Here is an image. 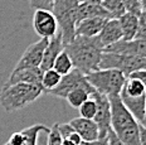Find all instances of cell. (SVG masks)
<instances>
[{
  "instance_id": "cell-5",
  "label": "cell",
  "mask_w": 146,
  "mask_h": 145,
  "mask_svg": "<svg viewBox=\"0 0 146 145\" xmlns=\"http://www.w3.org/2000/svg\"><path fill=\"white\" fill-rule=\"evenodd\" d=\"M78 5V0H54L52 13L57 19L58 31L62 35L64 46L74 38Z\"/></svg>"
},
{
  "instance_id": "cell-2",
  "label": "cell",
  "mask_w": 146,
  "mask_h": 145,
  "mask_svg": "<svg viewBox=\"0 0 146 145\" xmlns=\"http://www.w3.org/2000/svg\"><path fill=\"white\" fill-rule=\"evenodd\" d=\"M111 105V130L125 145H140V122L123 106L120 96H112Z\"/></svg>"
},
{
  "instance_id": "cell-15",
  "label": "cell",
  "mask_w": 146,
  "mask_h": 145,
  "mask_svg": "<svg viewBox=\"0 0 146 145\" xmlns=\"http://www.w3.org/2000/svg\"><path fill=\"white\" fill-rule=\"evenodd\" d=\"M100 43L102 44L103 48L115 44L117 42L122 41V32H121L120 24L117 19H108L105 23L103 28L101 29L100 34L97 35Z\"/></svg>"
},
{
  "instance_id": "cell-12",
  "label": "cell",
  "mask_w": 146,
  "mask_h": 145,
  "mask_svg": "<svg viewBox=\"0 0 146 145\" xmlns=\"http://www.w3.org/2000/svg\"><path fill=\"white\" fill-rule=\"evenodd\" d=\"M42 71L39 67H28V68H20V69H13L10 76L4 83V86H10L15 83H30L36 84L42 87Z\"/></svg>"
},
{
  "instance_id": "cell-11",
  "label": "cell",
  "mask_w": 146,
  "mask_h": 145,
  "mask_svg": "<svg viewBox=\"0 0 146 145\" xmlns=\"http://www.w3.org/2000/svg\"><path fill=\"white\" fill-rule=\"evenodd\" d=\"M105 52H113L121 54H129L146 58V39L133 38L131 41H120L115 44L103 48Z\"/></svg>"
},
{
  "instance_id": "cell-39",
  "label": "cell",
  "mask_w": 146,
  "mask_h": 145,
  "mask_svg": "<svg viewBox=\"0 0 146 145\" xmlns=\"http://www.w3.org/2000/svg\"><path fill=\"white\" fill-rule=\"evenodd\" d=\"M139 1H140V5H141V10L146 11V0H139Z\"/></svg>"
},
{
  "instance_id": "cell-33",
  "label": "cell",
  "mask_w": 146,
  "mask_h": 145,
  "mask_svg": "<svg viewBox=\"0 0 146 145\" xmlns=\"http://www.w3.org/2000/svg\"><path fill=\"white\" fill-rule=\"evenodd\" d=\"M106 138H107V144L108 145H125L122 141L115 135V132L112 131L111 129H110V131H108V134H107Z\"/></svg>"
},
{
  "instance_id": "cell-29",
  "label": "cell",
  "mask_w": 146,
  "mask_h": 145,
  "mask_svg": "<svg viewBox=\"0 0 146 145\" xmlns=\"http://www.w3.org/2000/svg\"><path fill=\"white\" fill-rule=\"evenodd\" d=\"M29 4L33 9H44V10H50L53 9L54 0H29Z\"/></svg>"
},
{
  "instance_id": "cell-13",
  "label": "cell",
  "mask_w": 146,
  "mask_h": 145,
  "mask_svg": "<svg viewBox=\"0 0 146 145\" xmlns=\"http://www.w3.org/2000/svg\"><path fill=\"white\" fill-rule=\"evenodd\" d=\"M68 124L83 141H96L100 139L98 126L92 119H84L80 116L72 119Z\"/></svg>"
},
{
  "instance_id": "cell-37",
  "label": "cell",
  "mask_w": 146,
  "mask_h": 145,
  "mask_svg": "<svg viewBox=\"0 0 146 145\" xmlns=\"http://www.w3.org/2000/svg\"><path fill=\"white\" fill-rule=\"evenodd\" d=\"M62 145H76L73 141H71L69 139L67 138H62Z\"/></svg>"
},
{
  "instance_id": "cell-8",
  "label": "cell",
  "mask_w": 146,
  "mask_h": 145,
  "mask_svg": "<svg viewBox=\"0 0 146 145\" xmlns=\"http://www.w3.org/2000/svg\"><path fill=\"white\" fill-rule=\"evenodd\" d=\"M33 28L40 38L50 39L58 33V23L50 10L36 9L33 15Z\"/></svg>"
},
{
  "instance_id": "cell-19",
  "label": "cell",
  "mask_w": 146,
  "mask_h": 145,
  "mask_svg": "<svg viewBox=\"0 0 146 145\" xmlns=\"http://www.w3.org/2000/svg\"><path fill=\"white\" fill-rule=\"evenodd\" d=\"M87 18H106L111 19L110 14L105 10L101 4L95 3H80L77 10V23Z\"/></svg>"
},
{
  "instance_id": "cell-41",
  "label": "cell",
  "mask_w": 146,
  "mask_h": 145,
  "mask_svg": "<svg viewBox=\"0 0 146 145\" xmlns=\"http://www.w3.org/2000/svg\"><path fill=\"white\" fill-rule=\"evenodd\" d=\"M145 69H146V68H145Z\"/></svg>"
},
{
  "instance_id": "cell-24",
  "label": "cell",
  "mask_w": 146,
  "mask_h": 145,
  "mask_svg": "<svg viewBox=\"0 0 146 145\" xmlns=\"http://www.w3.org/2000/svg\"><path fill=\"white\" fill-rule=\"evenodd\" d=\"M101 5L110 14L111 19H118L122 14L126 13L121 0H102Z\"/></svg>"
},
{
  "instance_id": "cell-25",
  "label": "cell",
  "mask_w": 146,
  "mask_h": 145,
  "mask_svg": "<svg viewBox=\"0 0 146 145\" xmlns=\"http://www.w3.org/2000/svg\"><path fill=\"white\" fill-rule=\"evenodd\" d=\"M24 136H25L27 140V145H38L36 140H38V136L42 131L48 132L49 131V128H47L45 125H42V124H35L33 126H29V128L22 130Z\"/></svg>"
},
{
  "instance_id": "cell-4",
  "label": "cell",
  "mask_w": 146,
  "mask_h": 145,
  "mask_svg": "<svg viewBox=\"0 0 146 145\" xmlns=\"http://www.w3.org/2000/svg\"><path fill=\"white\" fill-rule=\"evenodd\" d=\"M86 80L97 92L107 97H112L120 95L126 81V76L118 69L98 68L97 71L86 74Z\"/></svg>"
},
{
  "instance_id": "cell-36",
  "label": "cell",
  "mask_w": 146,
  "mask_h": 145,
  "mask_svg": "<svg viewBox=\"0 0 146 145\" xmlns=\"http://www.w3.org/2000/svg\"><path fill=\"white\" fill-rule=\"evenodd\" d=\"M80 145H108L107 144V138L98 139L96 141H82Z\"/></svg>"
},
{
  "instance_id": "cell-26",
  "label": "cell",
  "mask_w": 146,
  "mask_h": 145,
  "mask_svg": "<svg viewBox=\"0 0 146 145\" xmlns=\"http://www.w3.org/2000/svg\"><path fill=\"white\" fill-rule=\"evenodd\" d=\"M78 110H80V116L81 117L93 120V117H95V115H96V111H97L96 101L92 97H90L88 100H86L80 107H78Z\"/></svg>"
},
{
  "instance_id": "cell-34",
  "label": "cell",
  "mask_w": 146,
  "mask_h": 145,
  "mask_svg": "<svg viewBox=\"0 0 146 145\" xmlns=\"http://www.w3.org/2000/svg\"><path fill=\"white\" fill-rule=\"evenodd\" d=\"M66 138H67V139H69V140H71V141H73V143H74L76 145H80V144L82 143V141H83V140H82V139H81V136L77 134V132L74 131V130H72V131L69 132V134L67 135Z\"/></svg>"
},
{
  "instance_id": "cell-3",
  "label": "cell",
  "mask_w": 146,
  "mask_h": 145,
  "mask_svg": "<svg viewBox=\"0 0 146 145\" xmlns=\"http://www.w3.org/2000/svg\"><path fill=\"white\" fill-rule=\"evenodd\" d=\"M40 95H43V88L36 84L15 83L3 86L0 92V105L7 112H13L30 105Z\"/></svg>"
},
{
  "instance_id": "cell-27",
  "label": "cell",
  "mask_w": 146,
  "mask_h": 145,
  "mask_svg": "<svg viewBox=\"0 0 146 145\" xmlns=\"http://www.w3.org/2000/svg\"><path fill=\"white\" fill-rule=\"evenodd\" d=\"M47 145H62V136L58 130V124H54L48 131Z\"/></svg>"
},
{
  "instance_id": "cell-35",
  "label": "cell",
  "mask_w": 146,
  "mask_h": 145,
  "mask_svg": "<svg viewBox=\"0 0 146 145\" xmlns=\"http://www.w3.org/2000/svg\"><path fill=\"white\" fill-rule=\"evenodd\" d=\"M139 139H140V145H146V128L140 124L139 126Z\"/></svg>"
},
{
  "instance_id": "cell-32",
  "label": "cell",
  "mask_w": 146,
  "mask_h": 145,
  "mask_svg": "<svg viewBox=\"0 0 146 145\" xmlns=\"http://www.w3.org/2000/svg\"><path fill=\"white\" fill-rule=\"evenodd\" d=\"M129 77H132V78H137V80L141 82L142 84L145 86L146 88V69H139V71H135L132 72L131 74H129Z\"/></svg>"
},
{
  "instance_id": "cell-9",
  "label": "cell",
  "mask_w": 146,
  "mask_h": 145,
  "mask_svg": "<svg viewBox=\"0 0 146 145\" xmlns=\"http://www.w3.org/2000/svg\"><path fill=\"white\" fill-rule=\"evenodd\" d=\"M86 84H88L86 80V74H83L77 68H73L69 73L62 76L58 86L56 88L50 90L48 93L52 96H56V97H59V98H66L67 95L72 90L81 87V86H86Z\"/></svg>"
},
{
  "instance_id": "cell-28",
  "label": "cell",
  "mask_w": 146,
  "mask_h": 145,
  "mask_svg": "<svg viewBox=\"0 0 146 145\" xmlns=\"http://www.w3.org/2000/svg\"><path fill=\"white\" fill-rule=\"evenodd\" d=\"M123 4V8L127 13L135 14V15H140L141 13V5H140L139 0H121Z\"/></svg>"
},
{
  "instance_id": "cell-10",
  "label": "cell",
  "mask_w": 146,
  "mask_h": 145,
  "mask_svg": "<svg viewBox=\"0 0 146 145\" xmlns=\"http://www.w3.org/2000/svg\"><path fill=\"white\" fill-rule=\"evenodd\" d=\"M48 39L40 38L38 42L32 43L30 46H28L24 53L22 54L20 59L18 61V63L15 65L14 69H20V68H28V67H39L42 63V58L47 47Z\"/></svg>"
},
{
  "instance_id": "cell-30",
  "label": "cell",
  "mask_w": 146,
  "mask_h": 145,
  "mask_svg": "<svg viewBox=\"0 0 146 145\" xmlns=\"http://www.w3.org/2000/svg\"><path fill=\"white\" fill-rule=\"evenodd\" d=\"M135 38L146 39V11H141L139 15V31Z\"/></svg>"
},
{
  "instance_id": "cell-23",
  "label": "cell",
  "mask_w": 146,
  "mask_h": 145,
  "mask_svg": "<svg viewBox=\"0 0 146 145\" xmlns=\"http://www.w3.org/2000/svg\"><path fill=\"white\" fill-rule=\"evenodd\" d=\"M52 68L56 69L60 76H64V74L69 73L74 67H73V63H72V59H71V57H69V54L63 49L62 52L57 56Z\"/></svg>"
},
{
  "instance_id": "cell-18",
  "label": "cell",
  "mask_w": 146,
  "mask_h": 145,
  "mask_svg": "<svg viewBox=\"0 0 146 145\" xmlns=\"http://www.w3.org/2000/svg\"><path fill=\"white\" fill-rule=\"evenodd\" d=\"M117 20L122 32V41H131L136 37L139 31V15L126 11Z\"/></svg>"
},
{
  "instance_id": "cell-40",
  "label": "cell",
  "mask_w": 146,
  "mask_h": 145,
  "mask_svg": "<svg viewBox=\"0 0 146 145\" xmlns=\"http://www.w3.org/2000/svg\"><path fill=\"white\" fill-rule=\"evenodd\" d=\"M140 124H141L142 126H145L146 128V107H145V114H144V117H142V120L140 121Z\"/></svg>"
},
{
  "instance_id": "cell-21",
  "label": "cell",
  "mask_w": 146,
  "mask_h": 145,
  "mask_svg": "<svg viewBox=\"0 0 146 145\" xmlns=\"http://www.w3.org/2000/svg\"><path fill=\"white\" fill-rule=\"evenodd\" d=\"M60 78L62 76L53 68H49L47 71H43V74H42V88H43V93H48L50 90L56 88L58 86Z\"/></svg>"
},
{
  "instance_id": "cell-20",
  "label": "cell",
  "mask_w": 146,
  "mask_h": 145,
  "mask_svg": "<svg viewBox=\"0 0 146 145\" xmlns=\"http://www.w3.org/2000/svg\"><path fill=\"white\" fill-rule=\"evenodd\" d=\"M92 91H93V87L88 83L86 86H81V87H77V88L72 90V91L67 95V97L64 100H67V102H68L72 107L78 108L86 100L91 97V92Z\"/></svg>"
},
{
  "instance_id": "cell-38",
  "label": "cell",
  "mask_w": 146,
  "mask_h": 145,
  "mask_svg": "<svg viewBox=\"0 0 146 145\" xmlns=\"http://www.w3.org/2000/svg\"><path fill=\"white\" fill-rule=\"evenodd\" d=\"M80 3H95V4H101L102 0H78Z\"/></svg>"
},
{
  "instance_id": "cell-14",
  "label": "cell",
  "mask_w": 146,
  "mask_h": 145,
  "mask_svg": "<svg viewBox=\"0 0 146 145\" xmlns=\"http://www.w3.org/2000/svg\"><path fill=\"white\" fill-rule=\"evenodd\" d=\"M63 49H64V43H63L62 35H60V33L58 31V33L54 37L48 39V43H47V47H45V51H44L43 58H42V63L39 66V68L42 71H47V69L52 68L57 56Z\"/></svg>"
},
{
  "instance_id": "cell-7",
  "label": "cell",
  "mask_w": 146,
  "mask_h": 145,
  "mask_svg": "<svg viewBox=\"0 0 146 145\" xmlns=\"http://www.w3.org/2000/svg\"><path fill=\"white\" fill-rule=\"evenodd\" d=\"M91 97L96 101L97 111L93 117V121L97 124L100 131V139L107 136L110 129H111V105L110 98L102 93L97 92L95 88L91 92Z\"/></svg>"
},
{
  "instance_id": "cell-31",
  "label": "cell",
  "mask_w": 146,
  "mask_h": 145,
  "mask_svg": "<svg viewBox=\"0 0 146 145\" xmlns=\"http://www.w3.org/2000/svg\"><path fill=\"white\" fill-rule=\"evenodd\" d=\"M7 143L9 145H27V140L23 131H17L14 134H11V136L9 138Z\"/></svg>"
},
{
  "instance_id": "cell-1",
  "label": "cell",
  "mask_w": 146,
  "mask_h": 145,
  "mask_svg": "<svg viewBox=\"0 0 146 145\" xmlns=\"http://www.w3.org/2000/svg\"><path fill=\"white\" fill-rule=\"evenodd\" d=\"M64 51L71 57L73 67L83 74H88L100 68L103 47L97 37L76 35L64 46Z\"/></svg>"
},
{
  "instance_id": "cell-22",
  "label": "cell",
  "mask_w": 146,
  "mask_h": 145,
  "mask_svg": "<svg viewBox=\"0 0 146 145\" xmlns=\"http://www.w3.org/2000/svg\"><path fill=\"white\" fill-rule=\"evenodd\" d=\"M121 91L129 96H132V97H139V96L146 95L145 86L140 82L137 78H132V77H126V81H125Z\"/></svg>"
},
{
  "instance_id": "cell-6",
  "label": "cell",
  "mask_w": 146,
  "mask_h": 145,
  "mask_svg": "<svg viewBox=\"0 0 146 145\" xmlns=\"http://www.w3.org/2000/svg\"><path fill=\"white\" fill-rule=\"evenodd\" d=\"M100 68L118 69L126 77H129V74H131L132 72L146 68V58L136 57V56H129V54L105 52L103 51L101 62H100Z\"/></svg>"
},
{
  "instance_id": "cell-17",
  "label": "cell",
  "mask_w": 146,
  "mask_h": 145,
  "mask_svg": "<svg viewBox=\"0 0 146 145\" xmlns=\"http://www.w3.org/2000/svg\"><path fill=\"white\" fill-rule=\"evenodd\" d=\"M120 98L122 101L123 106L130 111V114L135 117L140 122L144 117L145 114V107H146V95L139 96V97H132V96L126 95L125 92H120Z\"/></svg>"
},
{
  "instance_id": "cell-16",
  "label": "cell",
  "mask_w": 146,
  "mask_h": 145,
  "mask_svg": "<svg viewBox=\"0 0 146 145\" xmlns=\"http://www.w3.org/2000/svg\"><path fill=\"white\" fill-rule=\"evenodd\" d=\"M108 19L106 18H87L76 24L74 37L82 35V37H97L103 28L105 23Z\"/></svg>"
}]
</instances>
